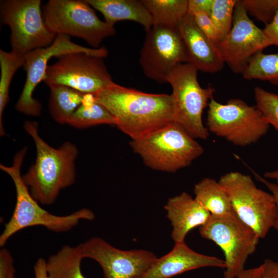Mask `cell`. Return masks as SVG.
Here are the masks:
<instances>
[{
    "instance_id": "obj_1",
    "label": "cell",
    "mask_w": 278,
    "mask_h": 278,
    "mask_svg": "<svg viewBox=\"0 0 278 278\" xmlns=\"http://www.w3.org/2000/svg\"><path fill=\"white\" fill-rule=\"evenodd\" d=\"M116 121V126L132 140L174 121L171 95L147 93L113 82L94 95Z\"/></svg>"
},
{
    "instance_id": "obj_32",
    "label": "cell",
    "mask_w": 278,
    "mask_h": 278,
    "mask_svg": "<svg viewBox=\"0 0 278 278\" xmlns=\"http://www.w3.org/2000/svg\"><path fill=\"white\" fill-rule=\"evenodd\" d=\"M263 30L271 45H275L278 48V10L273 20L265 25Z\"/></svg>"
},
{
    "instance_id": "obj_11",
    "label": "cell",
    "mask_w": 278,
    "mask_h": 278,
    "mask_svg": "<svg viewBox=\"0 0 278 278\" xmlns=\"http://www.w3.org/2000/svg\"><path fill=\"white\" fill-rule=\"evenodd\" d=\"M103 58L83 53L62 55L48 65L44 81L95 95L114 82Z\"/></svg>"
},
{
    "instance_id": "obj_24",
    "label": "cell",
    "mask_w": 278,
    "mask_h": 278,
    "mask_svg": "<svg viewBox=\"0 0 278 278\" xmlns=\"http://www.w3.org/2000/svg\"><path fill=\"white\" fill-rule=\"evenodd\" d=\"M25 63V57L14 51H6L0 49V134L5 135L3 124V114L9 101V93L12 78Z\"/></svg>"
},
{
    "instance_id": "obj_5",
    "label": "cell",
    "mask_w": 278,
    "mask_h": 278,
    "mask_svg": "<svg viewBox=\"0 0 278 278\" xmlns=\"http://www.w3.org/2000/svg\"><path fill=\"white\" fill-rule=\"evenodd\" d=\"M198 70L188 63L180 64L169 74L174 107V122L194 138L206 140L209 131L202 121L203 110L213 98L215 89L199 83Z\"/></svg>"
},
{
    "instance_id": "obj_27",
    "label": "cell",
    "mask_w": 278,
    "mask_h": 278,
    "mask_svg": "<svg viewBox=\"0 0 278 278\" xmlns=\"http://www.w3.org/2000/svg\"><path fill=\"white\" fill-rule=\"evenodd\" d=\"M237 2V0H213V1L210 15L220 34L221 40L228 34L231 30L234 10Z\"/></svg>"
},
{
    "instance_id": "obj_7",
    "label": "cell",
    "mask_w": 278,
    "mask_h": 278,
    "mask_svg": "<svg viewBox=\"0 0 278 278\" xmlns=\"http://www.w3.org/2000/svg\"><path fill=\"white\" fill-rule=\"evenodd\" d=\"M42 15L51 32L81 38L93 48L116 33L114 25L101 21L85 0H49Z\"/></svg>"
},
{
    "instance_id": "obj_20",
    "label": "cell",
    "mask_w": 278,
    "mask_h": 278,
    "mask_svg": "<svg viewBox=\"0 0 278 278\" xmlns=\"http://www.w3.org/2000/svg\"><path fill=\"white\" fill-rule=\"evenodd\" d=\"M195 199L212 216L221 217L233 212L229 194L218 181L204 178L194 187Z\"/></svg>"
},
{
    "instance_id": "obj_10",
    "label": "cell",
    "mask_w": 278,
    "mask_h": 278,
    "mask_svg": "<svg viewBox=\"0 0 278 278\" xmlns=\"http://www.w3.org/2000/svg\"><path fill=\"white\" fill-rule=\"evenodd\" d=\"M41 0H3L0 2L2 23L11 30L12 51L25 55L49 46L56 34L46 26Z\"/></svg>"
},
{
    "instance_id": "obj_14",
    "label": "cell",
    "mask_w": 278,
    "mask_h": 278,
    "mask_svg": "<svg viewBox=\"0 0 278 278\" xmlns=\"http://www.w3.org/2000/svg\"><path fill=\"white\" fill-rule=\"evenodd\" d=\"M270 45L263 29L250 19L237 0L231 30L216 45L223 62L234 73L242 74L251 58Z\"/></svg>"
},
{
    "instance_id": "obj_21",
    "label": "cell",
    "mask_w": 278,
    "mask_h": 278,
    "mask_svg": "<svg viewBox=\"0 0 278 278\" xmlns=\"http://www.w3.org/2000/svg\"><path fill=\"white\" fill-rule=\"evenodd\" d=\"M82 256L79 246H63L46 260L47 278H85L81 269Z\"/></svg>"
},
{
    "instance_id": "obj_22",
    "label": "cell",
    "mask_w": 278,
    "mask_h": 278,
    "mask_svg": "<svg viewBox=\"0 0 278 278\" xmlns=\"http://www.w3.org/2000/svg\"><path fill=\"white\" fill-rule=\"evenodd\" d=\"M47 85L50 89L49 108L52 118L59 124H67L86 94L63 85Z\"/></svg>"
},
{
    "instance_id": "obj_16",
    "label": "cell",
    "mask_w": 278,
    "mask_h": 278,
    "mask_svg": "<svg viewBox=\"0 0 278 278\" xmlns=\"http://www.w3.org/2000/svg\"><path fill=\"white\" fill-rule=\"evenodd\" d=\"M207 267L224 269L225 264L224 259L195 252L185 242L175 243L168 253L158 258L137 278H170L191 270Z\"/></svg>"
},
{
    "instance_id": "obj_26",
    "label": "cell",
    "mask_w": 278,
    "mask_h": 278,
    "mask_svg": "<svg viewBox=\"0 0 278 278\" xmlns=\"http://www.w3.org/2000/svg\"><path fill=\"white\" fill-rule=\"evenodd\" d=\"M246 80L269 81L278 86V53H256L250 60L242 74Z\"/></svg>"
},
{
    "instance_id": "obj_17",
    "label": "cell",
    "mask_w": 278,
    "mask_h": 278,
    "mask_svg": "<svg viewBox=\"0 0 278 278\" xmlns=\"http://www.w3.org/2000/svg\"><path fill=\"white\" fill-rule=\"evenodd\" d=\"M179 30L187 50L188 63L204 73H216L223 68L224 63L216 46L200 29L192 15L187 13Z\"/></svg>"
},
{
    "instance_id": "obj_18",
    "label": "cell",
    "mask_w": 278,
    "mask_h": 278,
    "mask_svg": "<svg viewBox=\"0 0 278 278\" xmlns=\"http://www.w3.org/2000/svg\"><path fill=\"white\" fill-rule=\"evenodd\" d=\"M164 208L172 226L171 236L175 243L185 242L187 234L193 229L204 224L211 216L186 192L169 198Z\"/></svg>"
},
{
    "instance_id": "obj_33",
    "label": "cell",
    "mask_w": 278,
    "mask_h": 278,
    "mask_svg": "<svg viewBox=\"0 0 278 278\" xmlns=\"http://www.w3.org/2000/svg\"><path fill=\"white\" fill-rule=\"evenodd\" d=\"M252 172L256 179L264 184L274 197L276 204L277 212L273 228L278 231V185L276 183L268 181L254 171H252Z\"/></svg>"
},
{
    "instance_id": "obj_23",
    "label": "cell",
    "mask_w": 278,
    "mask_h": 278,
    "mask_svg": "<svg viewBox=\"0 0 278 278\" xmlns=\"http://www.w3.org/2000/svg\"><path fill=\"white\" fill-rule=\"evenodd\" d=\"M141 2L150 13L153 25L179 27L188 13V0H141Z\"/></svg>"
},
{
    "instance_id": "obj_8",
    "label": "cell",
    "mask_w": 278,
    "mask_h": 278,
    "mask_svg": "<svg viewBox=\"0 0 278 278\" xmlns=\"http://www.w3.org/2000/svg\"><path fill=\"white\" fill-rule=\"evenodd\" d=\"M229 195L234 212L258 236L264 238L273 227L277 207L273 195L255 185L252 178L231 171L218 181Z\"/></svg>"
},
{
    "instance_id": "obj_2",
    "label": "cell",
    "mask_w": 278,
    "mask_h": 278,
    "mask_svg": "<svg viewBox=\"0 0 278 278\" xmlns=\"http://www.w3.org/2000/svg\"><path fill=\"white\" fill-rule=\"evenodd\" d=\"M36 121H26L25 131L34 141L37 150L36 161L22 179L32 197L39 203L50 205L60 192L75 181V161L77 147L66 142L58 148L46 143L39 135Z\"/></svg>"
},
{
    "instance_id": "obj_4",
    "label": "cell",
    "mask_w": 278,
    "mask_h": 278,
    "mask_svg": "<svg viewBox=\"0 0 278 278\" xmlns=\"http://www.w3.org/2000/svg\"><path fill=\"white\" fill-rule=\"evenodd\" d=\"M130 144L146 166L170 172L188 166L204 152L195 138L174 121L132 140Z\"/></svg>"
},
{
    "instance_id": "obj_25",
    "label": "cell",
    "mask_w": 278,
    "mask_h": 278,
    "mask_svg": "<svg viewBox=\"0 0 278 278\" xmlns=\"http://www.w3.org/2000/svg\"><path fill=\"white\" fill-rule=\"evenodd\" d=\"M67 124L77 128H84L100 124L116 125V121L103 106L95 101L82 103Z\"/></svg>"
},
{
    "instance_id": "obj_28",
    "label": "cell",
    "mask_w": 278,
    "mask_h": 278,
    "mask_svg": "<svg viewBox=\"0 0 278 278\" xmlns=\"http://www.w3.org/2000/svg\"><path fill=\"white\" fill-rule=\"evenodd\" d=\"M254 94L256 106L278 132V95L259 86L254 89Z\"/></svg>"
},
{
    "instance_id": "obj_31",
    "label": "cell",
    "mask_w": 278,
    "mask_h": 278,
    "mask_svg": "<svg viewBox=\"0 0 278 278\" xmlns=\"http://www.w3.org/2000/svg\"><path fill=\"white\" fill-rule=\"evenodd\" d=\"M13 260L10 252L6 249L0 251V278H8L10 272L14 269Z\"/></svg>"
},
{
    "instance_id": "obj_34",
    "label": "cell",
    "mask_w": 278,
    "mask_h": 278,
    "mask_svg": "<svg viewBox=\"0 0 278 278\" xmlns=\"http://www.w3.org/2000/svg\"><path fill=\"white\" fill-rule=\"evenodd\" d=\"M263 264V271L260 278H278V262L266 259Z\"/></svg>"
},
{
    "instance_id": "obj_35",
    "label": "cell",
    "mask_w": 278,
    "mask_h": 278,
    "mask_svg": "<svg viewBox=\"0 0 278 278\" xmlns=\"http://www.w3.org/2000/svg\"><path fill=\"white\" fill-rule=\"evenodd\" d=\"M213 0H188V12L198 10L210 14Z\"/></svg>"
},
{
    "instance_id": "obj_37",
    "label": "cell",
    "mask_w": 278,
    "mask_h": 278,
    "mask_svg": "<svg viewBox=\"0 0 278 278\" xmlns=\"http://www.w3.org/2000/svg\"><path fill=\"white\" fill-rule=\"evenodd\" d=\"M33 269L35 278H47L45 259L39 258L35 263Z\"/></svg>"
},
{
    "instance_id": "obj_12",
    "label": "cell",
    "mask_w": 278,
    "mask_h": 278,
    "mask_svg": "<svg viewBox=\"0 0 278 278\" xmlns=\"http://www.w3.org/2000/svg\"><path fill=\"white\" fill-rule=\"evenodd\" d=\"M73 53H86L103 58L108 54L105 47L99 48L84 47L72 42L68 36L57 34L49 46L34 49L24 55L23 67L26 73V79L15 109L28 115H40L41 104L33 97L32 94L38 84L44 81L49 60L54 57H59Z\"/></svg>"
},
{
    "instance_id": "obj_9",
    "label": "cell",
    "mask_w": 278,
    "mask_h": 278,
    "mask_svg": "<svg viewBox=\"0 0 278 278\" xmlns=\"http://www.w3.org/2000/svg\"><path fill=\"white\" fill-rule=\"evenodd\" d=\"M200 235L218 246L224 253V278H236L244 269L248 257L255 251L259 237L234 212L211 216L199 228Z\"/></svg>"
},
{
    "instance_id": "obj_30",
    "label": "cell",
    "mask_w": 278,
    "mask_h": 278,
    "mask_svg": "<svg viewBox=\"0 0 278 278\" xmlns=\"http://www.w3.org/2000/svg\"><path fill=\"white\" fill-rule=\"evenodd\" d=\"M188 13L192 15L200 29L216 47L221 38L210 14L198 10L188 11Z\"/></svg>"
},
{
    "instance_id": "obj_19",
    "label": "cell",
    "mask_w": 278,
    "mask_h": 278,
    "mask_svg": "<svg viewBox=\"0 0 278 278\" xmlns=\"http://www.w3.org/2000/svg\"><path fill=\"white\" fill-rule=\"evenodd\" d=\"M100 12L107 23L114 25L120 21H132L140 24L147 31L153 25L152 17L141 1L85 0Z\"/></svg>"
},
{
    "instance_id": "obj_29",
    "label": "cell",
    "mask_w": 278,
    "mask_h": 278,
    "mask_svg": "<svg viewBox=\"0 0 278 278\" xmlns=\"http://www.w3.org/2000/svg\"><path fill=\"white\" fill-rule=\"evenodd\" d=\"M248 12L265 25L269 24L278 10V0H240Z\"/></svg>"
},
{
    "instance_id": "obj_13",
    "label": "cell",
    "mask_w": 278,
    "mask_h": 278,
    "mask_svg": "<svg viewBox=\"0 0 278 278\" xmlns=\"http://www.w3.org/2000/svg\"><path fill=\"white\" fill-rule=\"evenodd\" d=\"M139 62L146 77L160 83H166L175 67L188 63L179 27L153 25L146 31Z\"/></svg>"
},
{
    "instance_id": "obj_38",
    "label": "cell",
    "mask_w": 278,
    "mask_h": 278,
    "mask_svg": "<svg viewBox=\"0 0 278 278\" xmlns=\"http://www.w3.org/2000/svg\"><path fill=\"white\" fill-rule=\"evenodd\" d=\"M264 178L266 179L274 180L278 185V169L275 170L266 172L264 175Z\"/></svg>"
},
{
    "instance_id": "obj_15",
    "label": "cell",
    "mask_w": 278,
    "mask_h": 278,
    "mask_svg": "<svg viewBox=\"0 0 278 278\" xmlns=\"http://www.w3.org/2000/svg\"><path fill=\"white\" fill-rule=\"evenodd\" d=\"M78 246L83 258L94 259L100 265L103 278H137L158 258L149 251L120 250L99 237L90 238Z\"/></svg>"
},
{
    "instance_id": "obj_39",
    "label": "cell",
    "mask_w": 278,
    "mask_h": 278,
    "mask_svg": "<svg viewBox=\"0 0 278 278\" xmlns=\"http://www.w3.org/2000/svg\"><path fill=\"white\" fill-rule=\"evenodd\" d=\"M15 268L13 269L9 273L8 278H15Z\"/></svg>"
},
{
    "instance_id": "obj_3",
    "label": "cell",
    "mask_w": 278,
    "mask_h": 278,
    "mask_svg": "<svg viewBox=\"0 0 278 278\" xmlns=\"http://www.w3.org/2000/svg\"><path fill=\"white\" fill-rule=\"evenodd\" d=\"M27 148L25 147L15 155L13 165L0 164V168L11 178L16 190V201L12 215L5 225L0 236L3 247L14 234L28 227L43 226L57 233L67 232L76 226L81 220H92L95 216L89 209L82 208L71 214L58 216L43 209L31 195L21 175V168Z\"/></svg>"
},
{
    "instance_id": "obj_6",
    "label": "cell",
    "mask_w": 278,
    "mask_h": 278,
    "mask_svg": "<svg viewBox=\"0 0 278 278\" xmlns=\"http://www.w3.org/2000/svg\"><path fill=\"white\" fill-rule=\"evenodd\" d=\"M206 126L209 132L240 147L256 143L270 127L256 105L250 106L238 98L231 99L225 104L212 98Z\"/></svg>"
},
{
    "instance_id": "obj_36",
    "label": "cell",
    "mask_w": 278,
    "mask_h": 278,
    "mask_svg": "<svg viewBox=\"0 0 278 278\" xmlns=\"http://www.w3.org/2000/svg\"><path fill=\"white\" fill-rule=\"evenodd\" d=\"M263 271V264L249 269H244L236 278H260Z\"/></svg>"
}]
</instances>
